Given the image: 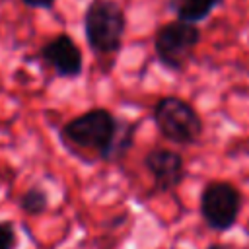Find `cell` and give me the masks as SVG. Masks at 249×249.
I'll use <instances>...</instances> for the list:
<instances>
[{
	"mask_svg": "<svg viewBox=\"0 0 249 249\" xmlns=\"http://www.w3.org/2000/svg\"><path fill=\"white\" fill-rule=\"evenodd\" d=\"M18 233L12 222H0V249H16Z\"/></svg>",
	"mask_w": 249,
	"mask_h": 249,
	"instance_id": "cell-10",
	"label": "cell"
},
{
	"mask_svg": "<svg viewBox=\"0 0 249 249\" xmlns=\"http://www.w3.org/2000/svg\"><path fill=\"white\" fill-rule=\"evenodd\" d=\"M142 163L152 175L158 193H169L177 189L185 179V160L175 150L152 148L142 158Z\"/></svg>",
	"mask_w": 249,
	"mask_h": 249,
	"instance_id": "cell-6",
	"label": "cell"
},
{
	"mask_svg": "<svg viewBox=\"0 0 249 249\" xmlns=\"http://www.w3.org/2000/svg\"><path fill=\"white\" fill-rule=\"evenodd\" d=\"M126 18L115 0H91L84 12V33L95 54H115L123 47Z\"/></svg>",
	"mask_w": 249,
	"mask_h": 249,
	"instance_id": "cell-2",
	"label": "cell"
},
{
	"mask_svg": "<svg viewBox=\"0 0 249 249\" xmlns=\"http://www.w3.org/2000/svg\"><path fill=\"white\" fill-rule=\"evenodd\" d=\"M152 119L158 132L165 140L179 146H191L198 142L204 130V123L196 109L177 95H165L158 99L152 109Z\"/></svg>",
	"mask_w": 249,
	"mask_h": 249,
	"instance_id": "cell-3",
	"label": "cell"
},
{
	"mask_svg": "<svg viewBox=\"0 0 249 249\" xmlns=\"http://www.w3.org/2000/svg\"><path fill=\"white\" fill-rule=\"evenodd\" d=\"M41 58L60 76V78H78L84 72V56L76 41L60 33L47 41L41 47Z\"/></svg>",
	"mask_w": 249,
	"mask_h": 249,
	"instance_id": "cell-7",
	"label": "cell"
},
{
	"mask_svg": "<svg viewBox=\"0 0 249 249\" xmlns=\"http://www.w3.org/2000/svg\"><path fill=\"white\" fill-rule=\"evenodd\" d=\"M60 136L74 148L95 152L99 160L113 161L124 158L132 148L134 124L115 117L103 107H93L66 121Z\"/></svg>",
	"mask_w": 249,
	"mask_h": 249,
	"instance_id": "cell-1",
	"label": "cell"
},
{
	"mask_svg": "<svg viewBox=\"0 0 249 249\" xmlns=\"http://www.w3.org/2000/svg\"><path fill=\"white\" fill-rule=\"evenodd\" d=\"M27 8H37V10H51L56 0H21Z\"/></svg>",
	"mask_w": 249,
	"mask_h": 249,
	"instance_id": "cell-11",
	"label": "cell"
},
{
	"mask_svg": "<svg viewBox=\"0 0 249 249\" xmlns=\"http://www.w3.org/2000/svg\"><path fill=\"white\" fill-rule=\"evenodd\" d=\"M241 210V193L228 181H210L200 193V216L214 231L230 230Z\"/></svg>",
	"mask_w": 249,
	"mask_h": 249,
	"instance_id": "cell-5",
	"label": "cell"
},
{
	"mask_svg": "<svg viewBox=\"0 0 249 249\" xmlns=\"http://www.w3.org/2000/svg\"><path fill=\"white\" fill-rule=\"evenodd\" d=\"M222 4L224 0H173L171 8L175 19L196 25L198 21H204Z\"/></svg>",
	"mask_w": 249,
	"mask_h": 249,
	"instance_id": "cell-8",
	"label": "cell"
},
{
	"mask_svg": "<svg viewBox=\"0 0 249 249\" xmlns=\"http://www.w3.org/2000/svg\"><path fill=\"white\" fill-rule=\"evenodd\" d=\"M198 43L200 29L179 19L163 23L154 35V51L160 64L173 72H179L189 64Z\"/></svg>",
	"mask_w": 249,
	"mask_h": 249,
	"instance_id": "cell-4",
	"label": "cell"
},
{
	"mask_svg": "<svg viewBox=\"0 0 249 249\" xmlns=\"http://www.w3.org/2000/svg\"><path fill=\"white\" fill-rule=\"evenodd\" d=\"M247 228H249V226H247Z\"/></svg>",
	"mask_w": 249,
	"mask_h": 249,
	"instance_id": "cell-13",
	"label": "cell"
},
{
	"mask_svg": "<svg viewBox=\"0 0 249 249\" xmlns=\"http://www.w3.org/2000/svg\"><path fill=\"white\" fill-rule=\"evenodd\" d=\"M18 204H19V208H21L25 214L37 216V214H43V212L49 208V195H47V191H45L43 187L33 185V187H29L27 191L21 193Z\"/></svg>",
	"mask_w": 249,
	"mask_h": 249,
	"instance_id": "cell-9",
	"label": "cell"
},
{
	"mask_svg": "<svg viewBox=\"0 0 249 249\" xmlns=\"http://www.w3.org/2000/svg\"><path fill=\"white\" fill-rule=\"evenodd\" d=\"M208 249H226V247H224V245H210Z\"/></svg>",
	"mask_w": 249,
	"mask_h": 249,
	"instance_id": "cell-12",
	"label": "cell"
}]
</instances>
